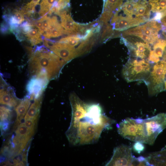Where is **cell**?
<instances>
[{
	"label": "cell",
	"instance_id": "obj_1",
	"mask_svg": "<svg viewBox=\"0 0 166 166\" xmlns=\"http://www.w3.org/2000/svg\"><path fill=\"white\" fill-rule=\"evenodd\" d=\"M70 100L72 117L66 132L69 142L74 145L97 142L103 130L114 121L105 115L98 104H86L73 95L70 96Z\"/></svg>",
	"mask_w": 166,
	"mask_h": 166
},
{
	"label": "cell",
	"instance_id": "obj_2",
	"mask_svg": "<svg viewBox=\"0 0 166 166\" xmlns=\"http://www.w3.org/2000/svg\"><path fill=\"white\" fill-rule=\"evenodd\" d=\"M29 61V67L33 76L40 73L46 74L49 80L56 77L65 63L51 51L41 52L32 50Z\"/></svg>",
	"mask_w": 166,
	"mask_h": 166
},
{
	"label": "cell",
	"instance_id": "obj_3",
	"mask_svg": "<svg viewBox=\"0 0 166 166\" xmlns=\"http://www.w3.org/2000/svg\"><path fill=\"white\" fill-rule=\"evenodd\" d=\"M151 70L148 60L144 59H132L124 66L123 74L128 82L138 81H145L149 76Z\"/></svg>",
	"mask_w": 166,
	"mask_h": 166
},
{
	"label": "cell",
	"instance_id": "obj_4",
	"mask_svg": "<svg viewBox=\"0 0 166 166\" xmlns=\"http://www.w3.org/2000/svg\"><path fill=\"white\" fill-rule=\"evenodd\" d=\"M146 143L152 145L158 135L166 128V113H160L143 119Z\"/></svg>",
	"mask_w": 166,
	"mask_h": 166
},
{
	"label": "cell",
	"instance_id": "obj_5",
	"mask_svg": "<svg viewBox=\"0 0 166 166\" xmlns=\"http://www.w3.org/2000/svg\"><path fill=\"white\" fill-rule=\"evenodd\" d=\"M151 70L144 82L148 86L149 94L153 95L164 90L166 63L162 61L158 62Z\"/></svg>",
	"mask_w": 166,
	"mask_h": 166
},
{
	"label": "cell",
	"instance_id": "obj_6",
	"mask_svg": "<svg viewBox=\"0 0 166 166\" xmlns=\"http://www.w3.org/2000/svg\"><path fill=\"white\" fill-rule=\"evenodd\" d=\"M136 158L132 152L129 146L122 144L114 148L112 156L106 166H136Z\"/></svg>",
	"mask_w": 166,
	"mask_h": 166
},
{
	"label": "cell",
	"instance_id": "obj_7",
	"mask_svg": "<svg viewBox=\"0 0 166 166\" xmlns=\"http://www.w3.org/2000/svg\"><path fill=\"white\" fill-rule=\"evenodd\" d=\"M49 81L47 78L42 76H33L28 81L26 87L28 96L31 100L42 96Z\"/></svg>",
	"mask_w": 166,
	"mask_h": 166
},
{
	"label": "cell",
	"instance_id": "obj_8",
	"mask_svg": "<svg viewBox=\"0 0 166 166\" xmlns=\"http://www.w3.org/2000/svg\"><path fill=\"white\" fill-rule=\"evenodd\" d=\"M56 55L66 61H69L78 55L74 47L60 42H53L49 48Z\"/></svg>",
	"mask_w": 166,
	"mask_h": 166
},
{
	"label": "cell",
	"instance_id": "obj_9",
	"mask_svg": "<svg viewBox=\"0 0 166 166\" xmlns=\"http://www.w3.org/2000/svg\"><path fill=\"white\" fill-rule=\"evenodd\" d=\"M58 14L60 17L61 26L69 34H76L82 29V26L75 22L66 11L60 12Z\"/></svg>",
	"mask_w": 166,
	"mask_h": 166
},
{
	"label": "cell",
	"instance_id": "obj_10",
	"mask_svg": "<svg viewBox=\"0 0 166 166\" xmlns=\"http://www.w3.org/2000/svg\"><path fill=\"white\" fill-rule=\"evenodd\" d=\"M31 99L30 97L27 96L20 102L15 107L17 117L14 125V129H16L21 123L22 119L24 118L31 104Z\"/></svg>",
	"mask_w": 166,
	"mask_h": 166
},
{
	"label": "cell",
	"instance_id": "obj_11",
	"mask_svg": "<svg viewBox=\"0 0 166 166\" xmlns=\"http://www.w3.org/2000/svg\"><path fill=\"white\" fill-rule=\"evenodd\" d=\"M11 90L9 88L1 89L0 103L10 107H15L21 101L16 97Z\"/></svg>",
	"mask_w": 166,
	"mask_h": 166
},
{
	"label": "cell",
	"instance_id": "obj_12",
	"mask_svg": "<svg viewBox=\"0 0 166 166\" xmlns=\"http://www.w3.org/2000/svg\"><path fill=\"white\" fill-rule=\"evenodd\" d=\"M166 46V41L159 39L151 50L148 59L150 62L157 63L160 61V58L162 57Z\"/></svg>",
	"mask_w": 166,
	"mask_h": 166
},
{
	"label": "cell",
	"instance_id": "obj_13",
	"mask_svg": "<svg viewBox=\"0 0 166 166\" xmlns=\"http://www.w3.org/2000/svg\"><path fill=\"white\" fill-rule=\"evenodd\" d=\"M146 158L151 166H166V148L151 153Z\"/></svg>",
	"mask_w": 166,
	"mask_h": 166
},
{
	"label": "cell",
	"instance_id": "obj_14",
	"mask_svg": "<svg viewBox=\"0 0 166 166\" xmlns=\"http://www.w3.org/2000/svg\"><path fill=\"white\" fill-rule=\"evenodd\" d=\"M34 100L33 103L29 108L24 118V120L27 119H38L42 104V96Z\"/></svg>",
	"mask_w": 166,
	"mask_h": 166
},
{
	"label": "cell",
	"instance_id": "obj_15",
	"mask_svg": "<svg viewBox=\"0 0 166 166\" xmlns=\"http://www.w3.org/2000/svg\"><path fill=\"white\" fill-rule=\"evenodd\" d=\"M81 39V38L80 37L72 35L62 38L59 42L65 43L72 47H74L79 44Z\"/></svg>",
	"mask_w": 166,
	"mask_h": 166
},
{
	"label": "cell",
	"instance_id": "obj_16",
	"mask_svg": "<svg viewBox=\"0 0 166 166\" xmlns=\"http://www.w3.org/2000/svg\"><path fill=\"white\" fill-rule=\"evenodd\" d=\"M11 116V110L8 108L4 106L0 107V121H9Z\"/></svg>",
	"mask_w": 166,
	"mask_h": 166
},
{
	"label": "cell",
	"instance_id": "obj_17",
	"mask_svg": "<svg viewBox=\"0 0 166 166\" xmlns=\"http://www.w3.org/2000/svg\"><path fill=\"white\" fill-rule=\"evenodd\" d=\"M138 4L132 2H127L124 4L123 7V10L124 13L128 15L132 14Z\"/></svg>",
	"mask_w": 166,
	"mask_h": 166
},
{
	"label": "cell",
	"instance_id": "obj_18",
	"mask_svg": "<svg viewBox=\"0 0 166 166\" xmlns=\"http://www.w3.org/2000/svg\"><path fill=\"white\" fill-rule=\"evenodd\" d=\"M38 119H27L24 120L25 126L31 132L34 133Z\"/></svg>",
	"mask_w": 166,
	"mask_h": 166
},
{
	"label": "cell",
	"instance_id": "obj_19",
	"mask_svg": "<svg viewBox=\"0 0 166 166\" xmlns=\"http://www.w3.org/2000/svg\"><path fill=\"white\" fill-rule=\"evenodd\" d=\"M26 34V36L28 38V39L36 38L41 37V35L39 30L36 29H32L30 31Z\"/></svg>",
	"mask_w": 166,
	"mask_h": 166
},
{
	"label": "cell",
	"instance_id": "obj_20",
	"mask_svg": "<svg viewBox=\"0 0 166 166\" xmlns=\"http://www.w3.org/2000/svg\"><path fill=\"white\" fill-rule=\"evenodd\" d=\"M13 16L19 24H21L24 20L23 14L21 10H16Z\"/></svg>",
	"mask_w": 166,
	"mask_h": 166
},
{
	"label": "cell",
	"instance_id": "obj_21",
	"mask_svg": "<svg viewBox=\"0 0 166 166\" xmlns=\"http://www.w3.org/2000/svg\"><path fill=\"white\" fill-rule=\"evenodd\" d=\"M113 14V12L108 11H103L101 18V20L106 22L110 19Z\"/></svg>",
	"mask_w": 166,
	"mask_h": 166
},
{
	"label": "cell",
	"instance_id": "obj_22",
	"mask_svg": "<svg viewBox=\"0 0 166 166\" xmlns=\"http://www.w3.org/2000/svg\"><path fill=\"white\" fill-rule=\"evenodd\" d=\"M133 148L135 152L140 153L144 150V147L142 143L137 141L136 142L133 144Z\"/></svg>",
	"mask_w": 166,
	"mask_h": 166
},
{
	"label": "cell",
	"instance_id": "obj_23",
	"mask_svg": "<svg viewBox=\"0 0 166 166\" xmlns=\"http://www.w3.org/2000/svg\"><path fill=\"white\" fill-rule=\"evenodd\" d=\"M20 26L24 34H26L30 31L32 29V25L28 21L24 22Z\"/></svg>",
	"mask_w": 166,
	"mask_h": 166
},
{
	"label": "cell",
	"instance_id": "obj_24",
	"mask_svg": "<svg viewBox=\"0 0 166 166\" xmlns=\"http://www.w3.org/2000/svg\"><path fill=\"white\" fill-rule=\"evenodd\" d=\"M1 30L2 32L6 33L8 31V27L6 24H2L1 26Z\"/></svg>",
	"mask_w": 166,
	"mask_h": 166
},
{
	"label": "cell",
	"instance_id": "obj_25",
	"mask_svg": "<svg viewBox=\"0 0 166 166\" xmlns=\"http://www.w3.org/2000/svg\"><path fill=\"white\" fill-rule=\"evenodd\" d=\"M34 24L35 26L38 28H39L43 26L42 22L40 21L39 20L35 22Z\"/></svg>",
	"mask_w": 166,
	"mask_h": 166
},
{
	"label": "cell",
	"instance_id": "obj_26",
	"mask_svg": "<svg viewBox=\"0 0 166 166\" xmlns=\"http://www.w3.org/2000/svg\"><path fill=\"white\" fill-rule=\"evenodd\" d=\"M164 26L163 27H162L163 28V29L164 30L165 29L166 30V22L163 24Z\"/></svg>",
	"mask_w": 166,
	"mask_h": 166
},
{
	"label": "cell",
	"instance_id": "obj_27",
	"mask_svg": "<svg viewBox=\"0 0 166 166\" xmlns=\"http://www.w3.org/2000/svg\"><path fill=\"white\" fill-rule=\"evenodd\" d=\"M66 3L69 4L70 0H63Z\"/></svg>",
	"mask_w": 166,
	"mask_h": 166
}]
</instances>
